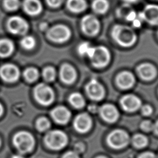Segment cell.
Instances as JSON below:
<instances>
[{"instance_id": "15", "label": "cell", "mask_w": 158, "mask_h": 158, "mask_svg": "<svg viewBox=\"0 0 158 158\" xmlns=\"http://www.w3.org/2000/svg\"><path fill=\"white\" fill-rule=\"evenodd\" d=\"M99 112L101 117L107 122H114L118 117L117 109L112 104H106L102 106L99 109Z\"/></svg>"}, {"instance_id": "11", "label": "cell", "mask_w": 158, "mask_h": 158, "mask_svg": "<svg viewBox=\"0 0 158 158\" xmlns=\"http://www.w3.org/2000/svg\"><path fill=\"white\" fill-rule=\"evenodd\" d=\"M86 91L88 96L93 100L101 99L104 95V89L102 85L96 79H91L86 86Z\"/></svg>"}, {"instance_id": "14", "label": "cell", "mask_w": 158, "mask_h": 158, "mask_svg": "<svg viewBox=\"0 0 158 158\" xmlns=\"http://www.w3.org/2000/svg\"><path fill=\"white\" fill-rule=\"evenodd\" d=\"M120 104L125 110L134 112L141 107V102L137 96L133 94H127L122 98Z\"/></svg>"}, {"instance_id": "38", "label": "cell", "mask_w": 158, "mask_h": 158, "mask_svg": "<svg viewBox=\"0 0 158 158\" xmlns=\"http://www.w3.org/2000/svg\"><path fill=\"white\" fill-rule=\"evenodd\" d=\"M153 130L154 131V132L158 135V120L156 121V122L153 125Z\"/></svg>"}, {"instance_id": "12", "label": "cell", "mask_w": 158, "mask_h": 158, "mask_svg": "<svg viewBox=\"0 0 158 158\" xmlns=\"http://www.w3.org/2000/svg\"><path fill=\"white\" fill-rule=\"evenodd\" d=\"M0 76L6 81L14 82L19 77V70L15 65L7 64L0 68Z\"/></svg>"}, {"instance_id": "17", "label": "cell", "mask_w": 158, "mask_h": 158, "mask_svg": "<svg viewBox=\"0 0 158 158\" xmlns=\"http://www.w3.org/2000/svg\"><path fill=\"white\" fill-rule=\"evenodd\" d=\"M60 76L61 80L65 83L70 84L73 83L77 77L75 69L69 64H64L60 70Z\"/></svg>"}, {"instance_id": "18", "label": "cell", "mask_w": 158, "mask_h": 158, "mask_svg": "<svg viewBox=\"0 0 158 158\" xmlns=\"http://www.w3.org/2000/svg\"><path fill=\"white\" fill-rule=\"evenodd\" d=\"M135 77L130 72L124 71L120 73L117 77V85L123 89L131 88L135 83Z\"/></svg>"}, {"instance_id": "6", "label": "cell", "mask_w": 158, "mask_h": 158, "mask_svg": "<svg viewBox=\"0 0 158 158\" xmlns=\"http://www.w3.org/2000/svg\"><path fill=\"white\" fill-rule=\"evenodd\" d=\"M129 141L128 134L122 130H115L107 136V143L114 149H121L125 147Z\"/></svg>"}, {"instance_id": "23", "label": "cell", "mask_w": 158, "mask_h": 158, "mask_svg": "<svg viewBox=\"0 0 158 158\" xmlns=\"http://www.w3.org/2000/svg\"><path fill=\"white\" fill-rule=\"evenodd\" d=\"M69 100L70 103L75 108H81L85 105V99L81 94L78 93L71 94Z\"/></svg>"}, {"instance_id": "35", "label": "cell", "mask_w": 158, "mask_h": 158, "mask_svg": "<svg viewBox=\"0 0 158 158\" xmlns=\"http://www.w3.org/2000/svg\"><path fill=\"white\" fill-rule=\"evenodd\" d=\"M62 158H79V157L76 152L69 151L65 153Z\"/></svg>"}, {"instance_id": "4", "label": "cell", "mask_w": 158, "mask_h": 158, "mask_svg": "<svg viewBox=\"0 0 158 158\" xmlns=\"http://www.w3.org/2000/svg\"><path fill=\"white\" fill-rule=\"evenodd\" d=\"M36 100L43 106H48L54 100V92L52 88L45 83H40L34 89Z\"/></svg>"}, {"instance_id": "5", "label": "cell", "mask_w": 158, "mask_h": 158, "mask_svg": "<svg viewBox=\"0 0 158 158\" xmlns=\"http://www.w3.org/2000/svg\"><path fill=\"white\" fill-rule=\"evenodd\" d=\"M89 58L92 64L96 67H103L107 65L110 60L109 50L104 46L93 48Z\"/></svg>"}, {"instance_id": "37", "label": "cell", "mask_w": 158, "mask_h": 158, "mask_svg": "<svg viewBox=\"0 0 158 158\" xmlns=\"http://www.w3.org/2000/svg\"><path fill=\"white\" fill-rule=\"evenodd\" d=\"M75 149L77 151H79V152H81V151L83 150L84 149V147L83 146V144H80V143H78L77 144H76L75 146Z\"/></svg>"}, {"instance_id": "26", "label": "cell", "mask_w": 158, "mask_h": 158, "mask_svg": "<svg viewBox=\"0 0 158 158\" xmlns=\"http://www.w3.org/2000/svg\"><path fill=\"white\" fill-rule=\"evenodd\" d=\"M93 47L87 42H83L78 46V52L80 56H88V57L91 54Z\"/></svg>"}, {"instance_id": "19", "label": "cell", "mask_w": 158, "mask_h": 158, "mask_svg": "<svg viewBox=\"0 0 158 158\" xmlns=\"http://www.w3.org/2000/svg\"><path fill=\"white\" fill-rule=\"evenodd\" d=\"M138 72L140 77L146 80H152L157 74L156 69L154 65L149 63L141 64L138 67Z\"/></svg>"}, {"instance_id": "41", "label": "cell", "mask_w": 158, "mask_h": 158, "mask_svg": "<svg viewBox=\"0 0 158 158\" xmlns=\"http://www.w3.org/2000/svg\"><path fill=\"white\" fill-rule=\"evenodd\" d=\"M11 158H24L23 156H22L21 155H19V154H15L12 156Z\"/></svg>"}, {"instance_id": "2", "label": "cell", "mask_w": 158, "mask_h": 158, "mask_svg": "<svg viewBox=\"0 0 158 158\" xmlns=\"http://www.w3.org/2000/svg\"><path fill=\"white\" fill-rule=\"evenodd\" d=\"M13 144L20 153L25 154L32 151L34 147L35 141L31 133L22 131L17 133L14 135Z\"/></svg>"}, {"instance_id": "33", "label": "cell", "mask_w": 158, "mask_h": 158, "mask_svg": "<svg viewBox=\"0 0 158 158\" xmlns=\"http://www.w3.org/2000/svg\"><path fill=\"white\" fill-rule=\"evenodd\" d=\"M141 113L144 115H150L152 112V107L149 105H144L141 106Z\"/></svg>"}, {"instance_id": "43", "label": "cell", "mask_w": 158, "mask_h": 158, "mask_svg": "<svg viewBox=\"0 0 158 158\" xmlns=\"http://www.w3.org/2000/svg\"><path fill=\"white\" fill-rule=\"evenodd\" d=\"M96 158H107V157H106L105 156H98Z\"/></svg>"}, {"instance_id": "39", "label": "cell", "mask_w": 158, "mask_h": 158, "mask_svg": "<svg viewBox=\"0 0 158 158\" xmlns=\"http://www.w3.org/2000/svg\"><path fill=\"white\" fill-rule=\"evenodd\" d=\"M96 106H94V105H91L89 107V109L91 112H95L96 111Z\"/></svg>"}, {"instance_id": "13", "label": "cell", "mask_w": 158, "mask_h": 158, "mask_svg": "<svg viewBox=\"0 0 158 158\" xmlns=\"http://www.w3.org/2000/svg\"><path fill=\"white\" fill-rule=\"evenodd\" d=\"M92 125L91 118L89 115L86 113H81L78 115L73 122L75 129L80 133L88 131Z\"/></svg>"}, {"instance_id": "36", "label": "cell", "mask_w": 158, "mask_h": 158, "mask_svg": "<svg viewBox=\"0 0 158 158\" xmlns=\"http://www.w3.org/2000/svg\"><path fill=\"white\" fill-rule=\"evenodd\" d=\"M138 158H156V157L154 154L151 152H145L141 154Z\"/></svg>"}, {"instance_id": "16", "label": "cell", "mask_w": 158, "mask_h": 158, "mask_svg": "<svg viewBox=\"0 0 158 158\" xmlns=\"http://www.w3.org/2000/svg\"><path fill=\"white\" fill-rule=\"evenodd\" d=\"M52 118L58 123L65 124L70 118V111L64 106H58L51 112Z\"/></svg>"}, {"instance_id": "34", "label": "cell", "mask_w": 158, "mask_h": 158, "mask_svg": "<svg viewBox=\"0 0 158 158\" xmlns=\"http://www.w3.org/2000/svg\"><path fill=\"white\" fill-rule=\"evenodd\" d=\"M47 4L52 7H57L59 6L64 0H46Z\"/></svg>"}, {"instance_id": "40", "label": "cell", "mask_w": 158, "mask_h": 158, "mask_svg": "<svg viewBox=\"0 0 158 158\" xmlns=\"http://www.w3.org/2000/svg\"><path fill=\"white\" fill-rule=\"evenodd\" d=\"M125 2L127 3H134V2H136L138 0H123Z\"/></svg>"}, {"instance_id": "24", "label": "cell", "mask_w": 158, "mask_h": 158, "mask_svg": "<svg viewBox=\"0 0 158 158\" xmlns=\"http://www.w3.org/2000/svg\"><path fill=\"white\" fill-rule=\"evenodd\" d=\"M109 3L107 0H94L92 4L93 9L98 14H103L107 11Z\"/></svg>"}, {"instance_id": "7", "label": "cell", "mask_w": 158, "mask_h": 158, "mask_svg": "<svg viewBox=\"0 0 158 158\" xmlns=\"http://www.w3.org/2000/svg\"><path fill=\"white\" fill-rule=\"evenodd\" d=\"M70 30L65 25H57L51 27L48 31L49 39L56 43H63L68 40L70 36Z\"/></svg>"}, {"instance_id": "31", "label": "cell", "mask_w": 158, "mask_h": 158, "mask_svg": "<svg viewBox=\"0 0 158 158\" xmlns=\"http://www.w3.org/2000/svg\"><path fill=\"white\" fill-rule=\"evenodd\" d=\"M3 4L5 8L9 10H14L19 8L20 6L19 0H4Z\"/></svg>"}, {"instance_id": "30", "label": "cell", "mask_w": 158, "mask_h": 158, "mask_svg": "<svg viewBox=\"0 0 158 158\" xmlns=\"http://www.w3.org/2000/svg\"><path fill=\"white\" fill-rule=\"evenodd\" d=\"M43 75L46 81H51L55 79L56 71L52 67H48L44 69L43 72Z\"/></svg>"}, {"instance_id": "8", "label": "cell", "mask_w": 158, "mask_h": 158, "mask_svg": "<svg viewBox=\"0 0 158 158\" xmlns=\"http://www.w3.org/2000/svg\"><path fill=\"white\" fill-rule=\"evenodd\" d=\"M83 31L89 36L96 35L99 29V23L96 17L86 15L83 17L81 22Z\"/></svg>"}, {"instance_id": "9", "label": "cell", "mask_w": 158, "mask_h": 158, "mask_svg": "<svg viewBox=\"0 0 158 158\" xmlns=\"http://www.w3.org/2000/svg\"><path fill=\"white\" fill-rule=\"evenodd\" d=\"M7 27L12 33L23 35L28 30V25L27 22L22 18L14 16L10 18L8 20Z\"/></svg>"}, {"instance_id": "44", "label": "cell", "mask_w": 158, "mask_h": 158, "mask_svg": "<svg viewBox=\"0 0 158 158\" xmlns=\"http://www.w3.org/2000/svg\"><path fill=\"white\" fill-rule=\"evenodd\" d=\"M0 145H1V140H0Z\"/></svg>"}, {"instance_id": "3", "label": "cell", "mask_w": 158, "mask_h": 158, "mask_svg": "<svg viewBox=\"0 0 158 158\" xmlns=\"http://www.w3.org/2000/svg\"><path fill=\"white\" fill-rule=\"evenodd\" d=\"M68 138L65 133L60 130H52L48 132L44 137L46 145L51 149L59 150L65 147Z\"/></svg>"}, {"instance_id": "32", "label": "cell", "mask_w": 158, "mask_h": 158, "mask_svg": "<svg viewBox=\"0 0 158 158\" xmlns=\"http://www.w3.org/2000/svg\"><path fill=\"white\" fill-rule=\"evenodd\" d=\"M154 124L150 120H144L141 123L140 127L144 131H150L153 130Z\"/></svg>"}, {"instance_id": "21", "label": "cell", "mask_w": 158, "mask_h": 158, "mask_svg": "<svg viewBox=\"0 0 158 158\" xmlns=\"http://www.w3.org/2000/svg\"><path fill=\"white\" fill-rule=\"evenodd\" d=\"M67 6L73 12H80L86 7V3L85 0H67Z\"/></svg>"}, {"instance_id": "20", "label": "cell", "mask_w": 158, "mask_h": 158, "mask_svg": "<svg viewBox=\"0 0 158 158\" xmlns=\"http://www.w3.org/2000/svg\"><path fill=\"white\" fill-rule=\"evenodd\" d=\"M23 9L27 14L30 15H36L42 10V5L39 0H25Z\"/></svg>"}, {"instance_id": "42", "label": "cell", "mask_w": 158, "mask_h": 158, "mask_svg": "<svg viewBox=\"0 0 158 158\" xmlns=\"http://www.w3.org/2000/svg\"><path fill=\"white\" fill-rule=\"evenodd\" d=\"M2 113H3V107L1 106V104H0V116L2 114Z\"/></svg>"}, {"instance_id": "28", "label": "cell", "mask_w": 158, "mask_h": 158, "mask_svg": "<svg viewBox=\"0 0 158 158\" xmlns=\"http://www.w3.org/2000/svg\"><path fill=\"white\" fill-rule=\"evenodd\" d=\"M20 44L23 48L29 50L34 48L35 45V40L32 36H27L22 39Z\"/></svg>"}, {"instance_id": "29", "label": "cell", "mask_w": 158, "mask_h": 158, "mask_svg": "<svg viewBox=\"0 0 158 158\" xmlns=\"http://www.w3.org/2000/svg\"><path fill=\"white\" fill-rule=\"evenodd\" d=\"M36 125L39 131H44L47 130L50 127V122L46 118L41 117L38 119Z\"/></svg>"}, {"instance_id": "1", "label": "cell", "mask_w": 158, "mask_h": 158, "mask_svg": "<svg viewBox=\"0 0 158 158\" xmlns=\"http://www.w3.org/2000/svg\"><path fill=\"white\" fill-rule=\"evenodd\" d=\"M112 36L114 41L121 46L130 47L136 40V35L130 27L123 25H116L114 27Z\"/></svg>"}, {"instance_id": "27", "label": "cell", "mask_w": 158, "mask_h": 158, "mask_svg": "<svg viewBox=\"0 0 158 158\" xmlns=\"http://www.w3.org/2000/svg\"><path fill=\"white\" fill-rule=\"evenodd\" d=\"M23 75L28 81L32 82L38 78L39 74L38 70L35 68L30 67L25 70Z\"/></svg>"}, {"instance_id": "22", "label": "cell", "mask_w": 158, "mask_h": 158, "mask_svg": "<svg viewBox=\"0 0 158 158\" xmlns=\"http://www.w3.org/2000/svg\"><path fill=\"white\" fill-rule=\"evenodd\" d=\"M14 50V45L7 39L0 40V57H5L10 55Z\"/></svg>"}, {"instance_id": "25", "label": "cell", "mask_w": 158, "mask_h": 158, "mask_svg": "<svg viewBox=\"0 0 158 158\" xmlns=\"http://www.w3.org/2000/svg\"><path fill=\"white\" fill-rule=\"evenodd\" d=\"M133 145L138 148L145 147L148 144L147 138L142 134H136L132 138Z\"/></svg>"}, {"instance_id": "10", "label": "cell", "mask_w": 158, "mask_h": 158, "mask_svg": "<svg viewBox=\"0 0 158 158\" xmlns=\"http://www.w3.org/2000/svg\"><path fill=\"white\" fill-rule=\"evenodd\" d=\"M142 21H146L151 25H158V6L156 4L147 5L144 10L138 14Z\"/></svg>"}]
</instances>
